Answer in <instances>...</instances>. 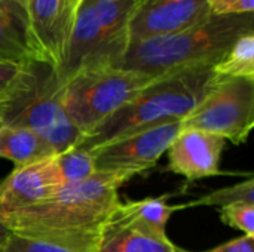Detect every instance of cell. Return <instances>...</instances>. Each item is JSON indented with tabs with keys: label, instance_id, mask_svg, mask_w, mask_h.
Segmentation results:
<instances>
[{
	"label": "cell",
	"instance_id": "1",
	"mask_svg": "<svg viewBox=\"0 0 254 252\" xmlns=\"http://www.w3.org/2000/svg\"><path fill=\"white\" fill-rule=\"evenodd\" d=\"M127 181L116 174L95 172L85 181L63 186L48 199L1 220L13 235L74 252H97L121 202L118 190Z\"/></svg>",
	"mask_w": 254,
	"mask_h": 252
},
{
	"label": "cell",
	"instance_id": "2",
	"mask_svg": "<svg viewBox=\"0 0 254 252\" xmlns=\"http://www.w3.org/2000/svg\"><path fill=\"white\" fill-rule=\"evenodd\" d=\"M254 31V13L207 15L176 33L131 42L121 68L153 77L196 65H216L234 42Z\"/></svg>",
	"mask_w": 254,
	"mask_h": 252
},
{
	"label": "cell",
	"instance_id": "3",
	"mask_svg": "<svg viewBox=\"0 0 254 252\" xmlns=\"http://www.w3.org/2000/svg\"><path fill=\"white\" fill-rule=\"evenodd\" d=\"M216 80L214 65H196L159 76L76 146L92 150L161 123L182 122L201 102Z\"/></svg>",
	"mask_w": 254,
	"mask_h": 252
},
{
	"label": "cell",
	"instance_id": "4",
	"mask_svg": "<svg viewBox=\"0 0 254 252\" xmlns=\"http://www.w3.org/2000/svg\"><path fill=\"white\" fill-rule=\"evenodd\" d=\"M64 83L48 62L31 59L0 98V119L6 126L27 128L49 143L57 153L76 146L82 135L63 105Z\"/></svg>",
	"mask_w": 254,
	"mask_h": 252
},
{
	"label": "cell",
	"instance_id": "5",
	"mask_svg": "<svg viewBox=\"0 0 254 252\" xmlns=\"http://www.w3.org/2000/svg\"><path fill=\"white\" fill-rule=\"evenodd\" d=\"M137 0H83L76 12L60 79H68L82 67L121 68L128 46L127 25Z\"/></svg>",
	"mask_w": 254,
	"mask_h": 252
},
{
	"label": "cell",
	"instance_id": "6",
	"mask_svg": "<svg viewBox=\"0 0 254 252\" xmlns=\"http://www.w3.org/2000/svg\"><path fill=\"white\" fill-rule=\"evenodd\" d=\"M155 79L110 65L82 67L64 80L63 105L71 125L83 138Z\"/></svg>",
	"mask_w": 254,
	"mask_h": 252
},
{
	"label": "cell",
	"instance_id": "7",
	"mask_svg": "<svg viewBox=\"0 0 254 252\" xmlns=\"http://www.w3.org/2000/svg\"><path fill=\"white\" fill-rule=\"evenodd\" d=\"M254 126V79H219L201 102L182 120L192 128L244 144Z\"/></svg>",
	"mask_w": 254,
	"mask_h": 252
},
{
	"label": "cell",
	"instance_id": "8",
	"mask_svg": "<svg viewBox=\"0 0 254 252\" xmlns=\"http://www.w3.org/2000/svg\"><path fill=\"white\" fill-rule=\"evenodd\" d=\"M180 129L182 122H167L104 143L89 150L95 171L116 174L129 181L158 163Z\"/></svg>",
	"mask_w": 254,
	"mask_h": 252
},
{
	"label": "cell",
	"instance_id": "9",
	"mask_svg": "<svg viewBox=\"0 0 254 252\" xmlns=\"http://www.w3.org/2000/svg\"><path fill=\"white\" fill-rule=\"evenodd\" d=\"M36 61L61 68L76 13L65 0H27Z\"/></svg>",
	"mask_w": 254,
	"mask_h": 252
},
{
	"label": "cell",
	"instance_id": "10",
	"mask_svg": "<svg viewBox=\"0 0 254 252\" xmlns=\"http://www.w3.org/2000/svg\"><path fill=\"white\" fill-rule=\"evenodd\" d=\"M208 13V0H137L127 25L128 43L183 30Z\"/></svg>",
	"mask_w": 254,
	"mask_h": 252
},
{
	"label": "cell",
	"instance_id": "11",
	"mask_svg": "<svg viewBox=\"0 0 254 252\" xmlns=\"http://www.w3.org/2000/svg\"><path fill=\"white\" fill-rule=\"evenodd\" d=\"M225 146L226 141L222 137L182 128L167 150V171L185 177L189 183L219 175Z\"/></svg>",
	"mask_w": 254,
	"mask_h": 252
},
{
	"label": "cell",
	"instance_id": "12",
	"mask_svg": "<svg viewBox=\"0 0 254 252\" xmlns=\"http://www.w3.org/2000/svg\"><path fill=\"white\" fill-rule=\"evenodd\" d=\"M61 187L55 156L15 168L0 181V218L48 199Z\"/></svg>",
	"mask_w": 254,
	"mask_h": 252
},
{
	"label": "cell",
	"instance_id": "13",
	"mask_svg": "<svg viewBox=\"0 0 254 252\" xmlns=\"http://www.w3.org/2000/svg\"><path fill=\"white\" fill-rule=\"evenodd\" d=\"M36 59L30 34L27 0H0V62Z\"/></svg>",
	"mask_w": 254,
	"mask_h": 252
},
{
	"label": "cell",
	"instance_id": "14",
	"mask_svg": "<svg viewBox=\"0 0 254 252\" xmlns=\"http://www.w3.org/2000/svg\"><path fill=\"white\" fill-rule=\"evenodd\" d=\"M171 195L159 198H146L141 201L119 202L112 220L134 229L147 236L167 241V223L176 211L185 209V205H168L167 199Z\"/></svg>",
	"mask_w": 254,
	"mask_h": 252
},
{
	"label": "cell",
	"instance_id": "15",
	"mask_svg": "<svg viewBox=\"0 0 254 252\" xmlns=\"http://www.w3.org/2000/svg\"><path fill=\"white\" fill-rule=\"evenodd\" d=\"M54 147L40 135L18 126L0 128V157L10 160L15 168L31 165L55 156Z\"/></svg>",
	"mask_w": 254,
	"mask_h": 252
},
{
	"label": "cell",
	"instance_id": "16",
	"mask_svg": "<svg viewBox=\"0 0 254 252\" xmlns=\"http://www.w3.org/2000/svg\"><path fill=\"white\" fill-rule=\"evenodd\" d=\"M97 252H183V250L177 248L170 239L161 241L110 220Z\"/></svg>",
	"mask_w": 254,
	"mask_h": 252
},
{
	"label": "cell",
	"instance_id": "17",
	"mask_svg": "<svg viewBox=\"0 0 254 252\" xmlns=\"http://www.w3.org/2000/svg\"><path fill=\"white\" fill-rule=\"evenodd\" d=\"M219 79H254V31L240 36L226 55L214 65Z\"/></svg>",
	"mask_w": 254,
	"mask_h": 252
},
{
	"label": "cell",
	"instance_id": "18",
	"mask_svg": "<svg viewBox=\"0 0 254 252\" xmlns=\"http://www.w3.org/2000/svg\"><path fill=\"white\" fill-rule=\"evenodd\" d=\"M55 162L63 186L82 183L97 172L92 153L79 146L57 153Z\"/></svg>",
	"mask_w": 254,
	"mask_h": 252
},
{
	"label": "cell",
	"instance_id": "19",
	"mask_svg": "<svg viewBox=\"0 0 254 252\" xmlns=\"http://www.w3.org/2000/svg\"><path fill=\"white\" fill-rule=\"evenodd\" d=\"M237 202H246V203H254V178L250 175L247 180L223 187L219 190H214L205 196H201L195 199L190 203H186V208H195V206H226Z\"/></svg>",
	"mask_w": 254,
	"mask_h": 252
},
{
	"label": "cell",
	"instance_id": "20",
	"mask_svg": "<svg viewBox=\"0 0 254 252\" xmlns=\"http://www.w3.org/2000/svg\"><path fill=\"white\" fill-rule=\"evenodd\" d=\"M223 224L243 232L244 236L254 238V203L237 202L220 208Z\"/></svg>",
	"mask_w": 254,
	"mask_h": 252
},
{
	"label": "cell",
	"instance_id": "21",
	"mask_svg": "<svg viewBox=\"0 0 254 252\" xmlns=\"http://www.w3.org/2000/svg\"><path fill=\"white\" fill-rule=\"evenodd\" d=\"M0 252H74L61 248L43 241L31 239V238H24L18 235H12L7 242L0 248Z\"/></svg>",
	"mask_w": 254,
	"mask_h": 252
},
{
	"label": "cell",
	"instance_id": "22",
	"mask_svg": "<svg viewBox=\"0 0 254 252\" xmlns=\"http://www.w3.org/2000/svg\"><path fill=\"white\" fill-rule=\"evenodd\" d=\"M253 10L254 0H208L210 15H241Z\"/></svg>",
	"mask_w": 254,
	"mask_h": 252
},
{
	"label": "cell",
	"instance_id": "23",
	"mask_svg": "<svg viewBox=\"0 0 254 252\" xmlns=\"http://www.w3.org/2000/svg\"><path fill=\"white\" fill-rule=\"evenodd\" d=\"M186 252V251H185ZM205 252H254V238L241 236Z\"/></svg>",
	"mask_w": 254,
	"mask_h": 252
},
{
	"label": "cell",
	"instance_id": "24",
	"mask_svg": "<svg viewBox=\"0 0 254 252\" xmlns=\"http://www.w3.org/2000/svg\"><path fill=\"white\" fill-rule=\"evenodd\" d=\"M25 64V62H24ZM24 64H15V62H0V98L7 91V88L12 85L18 73L21 71V67Z\"/></svg>",
	"mask_w": 254,
	"mask_h": 252
},
{
	"label": "cell",
	"instance_id": "25",
	"mask_svg": "<svg viewBox=\"0 0 254 252\" xmlns=\"http://www.w3.org/2000/svg\"><path fill=\"white\" fill-rule=\"evenodd\" d=\"M13 233L10 232V229L4 224V221L0 218V248L7 242V239L12 236Z\"/></svg>",
	"mask_w": 254,
	"mask_h": 252
},
{
	"label": "cell",
	"instance_id": "26",
	"mask_svg": "<svg viewBox=\"0 0 254 252\" xmlns=\"http://www.w3.org/2000/svg\"><path fill=\"white\" fill-rule=\"evenodd\" d=\"M65 1H67V4L71 7V10L76 13V12H77V9H79V6L82 4V1H83V0H65Z\"/></svg>",
	"mask_w": 254,
	"mask_h": 252
},
{
	"label": "cell",
	"instance_id": "27",
	"mask_svg": "<svg viewBox=\"0 0 254 252\" xmlns=\"http://www.w3.org/2000/svg\"><path fill=\"white\" fill-rule=\"evenodd\" d=\"M3 126V122H1V119H0V128Z\"/></svg>",
	"mask_w": 254,
	"mask_h": 252
},
{
	"label": "cell",
	"instance_id": "28",
	"mask_svg": "<svg viewBox=\"0 0 254 252\" xmlns=\"http://www.w3.org/2000/svg\"><path fill=\"white\" fill-rule=\"evenodd\" d=\"M183 252H185V251H183Z\"/></svg>",
	"mask_w": 254,
	"mask_h": 252
}]
</instances>
